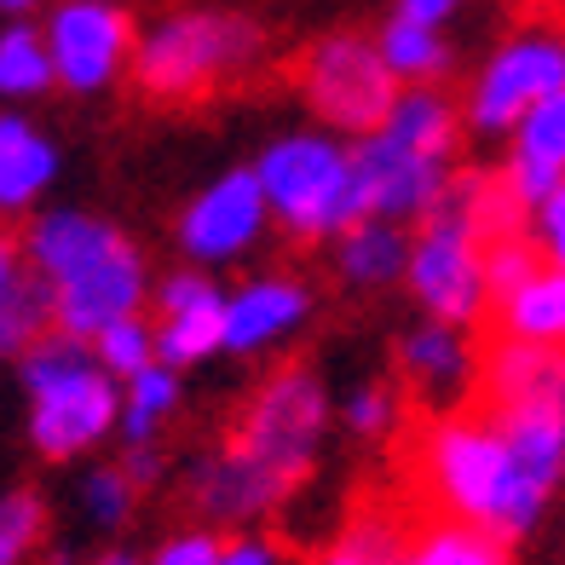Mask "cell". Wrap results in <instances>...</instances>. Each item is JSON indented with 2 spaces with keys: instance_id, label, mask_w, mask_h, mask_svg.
<instances>
[{
  "instance_id": "8992f818",
  "label": "cell",
  "mask_w": 565,
  "mask_h": 565,
  "mask_svg": "<svg viewBox=\"0 0 565 565\" xmlns=\"http://www.w3.org/2000/svg\"><path fill=\"white\" fill-rule=\"evenodd\" d=\"M260 58V30L243 12H220V7H185L157 18L139 35L134 53V87L157 105H191L209 98L220 82L243 75Z\"/></svg>"
},
{
  "instance_id": "ba28073f",
  "label": "cell",
  "mask_w": 565,
  "mask_h": 565,
  "mask_svg": "<svg viewBox=\"0 0 565 565\" xmlns=\"http://www.w3.org/2000/svg\"><path fill=\"white\" fill-rule=\"evenodd\" d=\"M404 282L422 300L427 318L456 323V329H473L484 318V306H497L491 277H484V237L456 196H445V209H433L422 231L409 237Z\"/></svg>"
},
{
  "instance_id": "484cf974",
  "label": "cell",
  "mask_w": 565,
  "mask_h": 565,
  "mask_svg": "<svg viewBox=\"0 0 565 565\" xmlns=\"http://www.w3.org/2000/svg\"><path fill=\"white\" fill-rule=\"evenodd\" d=\"M134 502H139V484L127 479L121 461H98V468L82 479V520L93 531H121L134 520Z\"/></svg>"
},
{
  "instance_id": "cb8c5ba5",
  "label": "cell",
  "mask_w": 565,
  "mask_h": 565,
  "mask_svg": "<svg viewBox=\"0 0 565 565\" xmlns=\"http://www.w3.org/2000/svg\"><path fill=\"white\" fill-rule=\"evenodd\" d=\"M179 409V370L173 364H150L134 381H121V439L127 445H157V433Z\"/></svg>"
},
{
  "instance_id": "5b68a950",
  "label": "cell",
  "mask_w": 565,
  "mask_h": 565,
  "mask_svg": "<svg viewBox=\"0 0 565 565\" xmlns=\"http://www.w3.org/2000/svg\"><path fill=\"white\" fill-rule=\"evenodd\" d=\"M254 173L266 185L271 220L289 231L295 243H323L341 237L364 220V196H358V162L352 145H341V134L329 127H300V134H277Z\"/></svg>"
},
{
  "instance_id": "74e56055",
  "label": "cell",
  "mask_w": 565,
  "mask_h": 565,
  "mask_svg": "<svg viewBox=\"0 0 565 565\" xmlns=\"http://www.w3.org/2000/svg\"><path fill=\"white\" fill-rule=\"evenodd\" d=\"M87 565H150V559H139L134 548H105V554H93Z\"/></svg>"
},
{
  "instance_id": "d6986e66",
  "label": "cell",
  "mask_w": 565,
  "mask_h": 565,
  "mask_svg": "<svg viewBox=\"0 0 565 565\" xmlns=\"http://www.w3.org/2000/svg\"><path fill=\"white\" fill-rule=\"evenodd\" d=\"M398 370H404V381H409L422 398H456V393L479 375L473 347H468V329L439 323V318L416 323V329L398 341Z\"/></svg>"
},
{
  "instance_id": "ac0fdd59",
  "label": "cell",
  "mask_w": 565,
  "mask_h": 565,
  "mask_svg": "<svg viewBox=\"0 0 565 565\" xmlns=\"http://www.w3.org/2000/svg\"><path fill=\"white\" fill-rule=\"evenodd\" d=\"M58 179V145L30 116L0 110V214H30Z\"/></svg>"
},
{
  "instance_id": "ab89813d",
  "label": "cell",
  "mask_w": 565,
  "mask_h": 565,
  "mask_svg": "<svg viewBox=\"0 0 565 565\" xmlns=\"http://www.w3.org/2000/svg\"><path fill=\"white\" fill-rule=\"evenodd\" d=\"M398 565H404V559H398Z\"/></svg>"
},
{
  "instance_id": "8d00e7d4",
  "label": "cell",
  "mask_w": 565,
  "mask_h": 565,
  "mask_svg": "<svg viewBox=\"0 0 565 565\" xmlns=\"http://www.w3.org/2000/svg\"><path fill=\"white\" fill-rule=\"evenodd\" d=\"M461 12V0H398V18H416V23H433V30H445V23Z\"/></svg>"
},
{
  "instance_id": "2e32d148",
  "label": "cell",
  "mask_w": 565,
  "mask_h": 565,
  "mask_svg": "<svg viewBox=\"0 0 565 565\" xmlns=\"http://www.w3.org/2000/svg\"><path fill=\"white\" fill-rule=\"evenodd\" d=\"M502 179L513 185V196L536 209L559 179H565V93L543 98L508 139V162H502Z\"/></svg>"
},
{
  "instance_id": "6da1fadb",
  "label": "cell",
  "mask_w": 565,
  "mask_h": 565,
  "mask_svg": "<svg viewBox=\"0 0 565 565\" xmlns=\"http://www.w3.org/2000/svg\"><path fill=\"white\" fill-rule=\"evenodd\" d=\"M329 427V393L312 370H277L254 387L231 439L196 468V508L220 525H248L289 502V491L312 473Z\"/></svg>"
},
{
  "instance_id": "4316f807",
  "label": "cell",
  "mask_w": 565,
  "mask_h": 565,
  "mask_svg": "<svg viewBox=\"0 0 565 565\" xmlns=\"http://www.w3.org/2000/svg\"><path fill=\"white\" fill-rule=\"evenodd\" d=\"M93 352H98V364H105L116 381H134L139 370L157 364V323H150L145 312H134V318L110 323L105 335L93 341Z\"/></svg>"
},
{
  "instance_id": "f35d334b",
  "label": "cell",
  "mask_w": 565,
  "mask_h": 565,
  "mask_svg": "<svg viewBox=\"0 0 565 565\" xmlns=\"http://www.w3.org/2000/svg\"><path fill=\"white\" fill-rule=\"evenodd\" d=\"M30 7H35V0H0V12H7V18H23Z\"/></svg>"
},
{
  "instance_id": "5bb4252c",
  "label": "cell",
  "mask_w": 565,
  "mask_h": 565,
  "mask_svg": "<svg viewBox=\"0 0 565 565\" xmlns=\"http://www.w3.org/2000/svg\"><path fill=\"white\" fill-rule=\"evenodd\" d=\"M312 318V289L289 271H260L225 300V352L231 358H260L300 335Z\"/></svg>"
},
{
  "instance_id": "3957f363",
  "label": "cell",
  "mask_w": 565,
  "mask_h": 565,
  "mask_svg": "<svg viewBox=\"0 0 565 565\" xmlns=\"http://www.w3.org/2000/svg\"><path fill=\"white\" fill-rule=\"evenodd\" d=\"M461 145V110L433 87H404L393 116L375 134L352 139L358 162V196H364V220H427L433 209H445L450 162Z\"/></svg>"
},
{
  "instance_id": "9a60e30c",
  "label": "cell",
  "mask_w": 565,
  "mask_h": 565,
  "mask_svg": "<svg viewBox=\"0 0 565 565\" xmlns=\"http://www.w3.org/2000/svg\"><path fill=\"white\" fill-rule=\"evenodd\" d=\"M121 243H127L121 231L105 214H87V209H46L23 231V254H30V271L41 277V289H53V282L75 277L82 266L105 260Z\"/></svg>"
},
{
  "instance_id": "44dd1931",
  "label": "cell",
  "mask_w": 565,
  "mask_h": 565,
  "mask_svg": "<svg viewBox=\"0 0 565 565\" xmlns=\"http://www.w3.org/2000/svg\"><path fill=\"white\" fill-rule=\"evenodd\" d=\"M502 335L513 341H536V347H565V271L543 266L525 289H513L497 306Z\"/></svg>"
},
{
  "instance_id": "e575fe53",
  "label": "cell",
  "mask_w": 565,
  "mask_h": 565,
  "mask_svg": "<svg viewBox=\"0 0 565 565\" xmlns=\"http://www.w3.org/2000/svg\"><path fill=\"white\" fill-rule=\"evenodd\" d=\"M214 565H277V548L266 543V536L243 531V536H225V554Z\"/></svg>"
},
{
  "instance_id": "ffe728a7",
  "label": "cell",
  "mask_w": 565,
  "mask_h": 565,
  "mask_svg": "<svg viewBox=\"0 0 565 565\" xmlns=\"http://www.w3.org/2000/svg\"><path fill=\"white\" fill-rule=\"evenodd\" d=\"M335 271L352 289H387L393 277L409 271V231L398 220H358L335 237Z\"/></svg>"
},
{
  "instance_id": "7c38bea8",
  "label": "cell",
  "mask_w": 565,
  "mask_h": 565,
  "mask_svg": "<svg viewBox=\"0 0 565 565\" xmlns=\"http://www.w3.org/2000/svg\"><path fill=\"white\" fill-rule=\"evenodd\" d=\"M46 300H53V323L64 329V335L98 341L110 323L145 312V254L134 243H121V248L105 254V260H93L75 277L53 282Z\"/></svg>"
},
{
  "instance_id": "d6a6232c",
  "label": "cell",
  "mask_w": 565,
  "mask_h": 565,
  "mask_svg": "<svg viewBox=\"0 0 565 565\" xmlns=\"http://www.w3.org/2000/svg\"><path fill=\"white\" fill-rule=\"evenodd\" d=\"M220 554H225V536L214 525H185L150 548V565H214Z\"/></svg>"
},
{
  "instance_id": "277c9868",
  "label": "cell",
  "mask_w": 565,
  "mask_h": 565,
  "mask_svg": "<svg viewBox=\"0 0 565 565\" xmlns=\"http://www.w3.org/2000/svg\"><path fill=\"white\" fill-rule=\"evenodd\" d=\"M23 398H30V445L46 461H75L121 433V381L98 364L93 341L41 335L18 352Z\"/></svg>"
},
{
  "instance_id": "4fadbf2b",
  "label": "cell",
  "mask_w": 565,
  "mask_h": 565,
  "mask_svg": "<svg viewBox=\"0 0 565 565\" xmlns=\"http://www.w3.org/2000/svg\"><path fill=\"white\" fill-rule=\"evenodd\" d=\"M225 289L202 271V266H185V271H168L157 282V358L173 370H196L209 364L214 352H225Z\"/></svg>"
},
{
  "instance_id": "7402d4cb",
  "label": "cell",
  "mask_w": 565,
  "mask_h": 565,
  "mask_svg": "<svg viewBox=\"0 0 565 565\" xmlns=\"http://www.w3.org/2000/svg\"><path fill=\"white\" fill-rule=\"evenodd\" d=\"M46 87H58V70H53V46H46V30L35 23H0V98H41Z\"/></svg>"
},
{
  "instance_id": "7a4b0ae2",
  "label": "cell",
  "mask_w": 565,
  "mask_h": 565,
  "mask_svg": "<svg viewBox=\"0 0 565 565\" xmlns=\"http://www.w3.org/2000/svg\"><path fill=\"white\" fill-rule=\"evenodd\" d=\"M422 479H427V497L445 508V520L479 525L502 536V543L531 536L543 525L548 502L559 497L520 461V450L508 445L491 409L433 422L422 439Z\"/></svg>"
},
{
  "instance_id": "836d02e7",
  "label": "cell",
  "mask_w": 565,
  "mask_h": 565,
  "mask_svg": "<svg viewBox=\"0 0 565 565\" xmlns=\"http://www.w3.org/2000/svg\"><path fill=\"white\" fill-rule=\"evenodd\" d=\"M525 231H531V243L543 248V260L565 271V179L531 209V225Z\"/></svg>"
},
{
  "instance_id": "d590c367",
  "label": "cell",
  "mask_w": 565,
  "mask_h": 565,
  "mask_svg": "<svg viewBox=\"0 0 565 565\" xmlns=\"http://www.w3.org/2000/svg\"><path fill=\"white\" fill-rule=\"evenodd\" d=\"M121 468H127V479H134L139 491H150V484L162 479V450H157V445H127Z\"/></svg>"
},
{
  "instance_id": "9c48e42d",
  "label": "cell",
  "mask_w": 565,
  "mask_h": 565,
  "mask_svg": "<svg viewBox=\"0 0 565 565\" xmlns=\"http://www.w3.org/2000/svg\"><path fill=\"white\" fill-rule=\"evenodd\" d=\"M554 93H565V30H520L479 64L461 121L479 139H513V127Z\"/></svg>"
},
{
  "instance_id": "e0dca14e",
  "label": "cell",
  "mask_w": 565,
  "mask_h": 565,
  "mask_svg": "<svg viewBox=\"0 0 565 565\" xmlns=\"http://www.w3.org/2000/svg\"><path fill=\"white\" fill-rule=\"evenodd\" d=\"M484 404H565V347L502 335L484 358Z\"/></svg>"
},
{
  "instance_id": "8fae6325",
  "label": "cell",
  "mask_w": 565,
  "mask_h": 565,
  "mask_svg": "<svg viewBox=\"0 0 565 565\" xmlns=\"http://www.w3.org/2000/svg\"><path fill=\"white\" fill-rule=\"evenodd\" d=\"M271 202H266V185L254 168H225L220 179H209L185 209H179L173 220V243L179 254H185L191 266H231L243 260V254L254 248L271 231Z\"/></svg>"
},
{
  "instance_id": "83f0119b",
  "label": "cell",
  "mask_w": 565,
  "mask_h": 565,
  "mask_svg": "<svg viewBox=\"0 0 565 565\" xmlns=\"http://www.w3.org/2000/svg\"><path fill=\"white\" fill-rule=\"evenodd\" d=\"M46 536V502L35 491H0V565H30Z\"/></svg>"
},
{
  "instance_id": "f546056e",
  "label": "cell",
  "mask_w": 565,
  "mask_h": 565,
  "mask_svg": "<svg viewBox=\"0 0 565 565\" xmlns=\"http://www.w3.org/2000/svg\"><path fill=\"white\" fill-rule=\"evenodd\" d=\"M404 548H398V531L381 520V513H364L341 531V543L329 548L318 565H398Z\"/></svg>"
},
{
  "instance_id": "52a82bcc",
  "label": "cell",
  "mask_w": 565,
  "mask_h": 565,
  "mask_svg": "<svg viewBox=\"0 0 565 565\" xmlns=\"http://www.w3.org/2000/svg\"><path fill=\"white\" fill-rule=\"evenodd\" d=\"M300 93H306V110H312L329 134L364 139V134H375V127L393 116L404 82L387 70L375 35L335 30V35H323L312 53H306Z\"/></svg>"
},
{
  "instance_id": "f1b7e54d",
  "label": "cell",
  "mask_w": 565,
  "mask_h": 565,
  "mask_svg": "<svg viewBox=\"0 0 565 565\" xmlns=\"http://www.w3.org/2000/svg\"><path fill=\"white\" fill-rule=\"evenodd\" d=\"M543 248L531 243V231H508V237H491L484 243V277H491V300L502 306L513 289H525V282L543 271Z\"/></svg>"
},
{
  "instance_id": "603a6c76",
  "label": "cell",
  "mask_w": 565,
  "mask_h": 565,
  "mask_svg": "<svg viewBox=\"0 0 565 565\" xmlns=\"http://www.w3.org/2000/svg\"><path fill=\"white\" fill-rule=\"evenodd\" d=\"M375 41H381L387 70L398 75L404 87H433L450 70V41H445V30H433V23H416V18H398L393 12L387 30H381Z\"/></svg>"
},
{
  "instance_id": "1f68e13d",
  "label": "cell",
  "mask_w": 565,
  "mask_h": 565,
  "mask_svg": "<svg viewBox=\"0 0 565 565\" xmlns=\"http://www.w3.org/2000/svg\"><path fill=\"white\" fill-rule=\"evenodd\" d=\"M393 416H398V404H393L387 387H375V381L352 387L347 404H341V422H347V433H358V439H381V433L393 427Z\"/></svg>"
},
{
  "instance_id": "d4e9b609",
  "label": "cell",
  "mask_w": 565,
  "mask_h": 565,
  "mask_svg": "<svg viewBox=\"0 0 565 565\" xmlns=\"http://www.w3.org/2000/svg\"><path fill=\"white\" fill-rule=\"evenodd\" d=\"M508 548L513 543H502V536L479 531V525L439 520V525H427L416 543L404 548V565H513Z\"/></svg>"
},
{
  "instance_id": "4dcf8cb0",
  "label": "cell",
  "mask_w": 565,
  "mask_h": 565,
  "mask_svg": "<svg viewBox=\"0 0 565 565\" xmlns=\"http://www.w3.org/2000/svg\"><path fill=\"white\" fill-rule=\"evenodd\" d=\"M41 323H53V300H46L41 277H35L23 295L0 300V358H7V352H23L30 341H41Z\"/></svg>"
},
{
  "instance_id": "30bf717a",
  "label": "cell",
  "mask_w": 565,
  "mask_h": 565,
  "mask_svg": "<svg viewBox=\"0 0 565 565\" xmlns=\"http://www.w3.org/2000/svg\"><path fill=\"white\" fill-rule=\"evenodd\" d=\"M41 30H46V46H53L58 87L75 98L121 82L139 53V30L121 0H58Z\"/></svg>"
}]
</instances>
